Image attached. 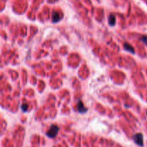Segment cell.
<instances>
[{
  "instance_id": "cell-1",
  "label": "cell",
  "mask_w": 147,
  "mask_h": 147,
  "mask_svg": "<svg viewBox=\"0 0 147 147\" xmlns=\"http://www.w3.org/2000/svg\"><path fill=\"white\" fill-rule=\"evenodd\" d=\"M59 131V127L56 125H52L50 126V129L48 130L47 132L46 135H47L49 138H53L57 135V133Z\"/></svg>"
},
{
  "instance_id": "cell-4",
  "label": "cell",
  "mask_w": 147,
  "mask_h": 147,
  "mask_svg": "<svg viewBox=\"0 0 147 147\" xmlns=\"http://www.w3.org/2000/svg\"><path fill=\"white\" fill-rule=\"evenodd\" d=\"M77 110L80 113H85L86 111L88 110V109L86 108H85L84 105H83V102L81 100H79L78 102L77 105Z\"/></svg>"
},
{
  "instance_id": "cell-3",
  "label": "cell",
  "mask_w": 147,
  "mask_h": 147,
  "mask_svg": "<svg viewBox=\"0 0 147 147\" xmlns=\"http://www.w3.org/2000/svg\"><path fill=\"white\" fill-rule=\"evenodd\" d=\"M62 18H63V17L60 15V14L59 13V12H53V15H52V22H53V23H56V22L61 20Z\"/></svg>"
},
{
  "instance_id": "cell-2",
  "label": "cell",
  "mask_w": 147,
  "mask_h": 147,
  "mask_svg": "<svg viewBox=\"0 0 147 147\" xmlns=\"http://www.w3.org/2000/svg\"><path fill=\"white\" fill-rule=\"evenodd\" d=\"M132 138L137 145L140 146H144V138H143V135L141 133H139L135 134V135H133Z\"/></svg>"
},
{
  "instance_id": "cell-7",
  "label": "cell",
  "mask_w": 147,
  "mask_h": 147,
  "mask_svg": "<svg viewBox=\"0 0 147 147\" xmlns=\"http://www.w3.org/2000/svg\"><path fill=\"white\" fill-rule=\"evenodd\" d=\"M27 108H28V106L27 104H22V105H21V109H22V110L23 111V112H27Z\"/></svg>"
},
{
  "instance_id": "cell-5",
  "label": "cell",
  "mask_w": 147,
  "mask_h": 147,
  "mask_svg": "<svg viewBox=\"0 0 147 147\" xmlns=\"http://www.w3.org/2000/svg\"><path fill=\"white\" fill-rule=\"evenodd\" d=\"M124 47L127 51H129L130 53H131V54H135V50H134V48L133 46H131V45H130L129 43H125L124 44Z\"/></svg>"
},
{
  "instance_id": "cell-8",
  "label": "cell",
  "mask_w": 147,
  "mask_h": 147,
  "mask_svg": "<svg viewBox=\"0 0 147 147\" xmlns=\"http://www.w3.org/2000/svg\"><path fill=\"white\" fill-rule=\"evenodd\" d=\"M141 41H142V42L144 43L147 46V36L146 35H143V36H141Z\"/></svg>"
},
{
  "instance_id": "cell-6",
  "label": "cell",
  "mask_w": 147,
  "mask_h": 147,
  "mask_svg": "<svg viewBox=\"0 0 147 147\" xmlns=\"http://www.w3.org/2000/svg\"><path fill=\"white\" fill-rule=\"evenodd\" d=\"M108 24L111 27L114 26L116 24V17L114 15H111L108 18Z\"/></svg>"
}]
</instances>
